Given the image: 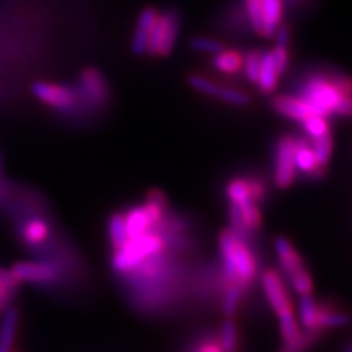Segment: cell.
I'll list each match as a JSON object with an SVG mask.
<instances>
[{"label": "cell", "instance_id": "1", "mask_svg": "<svg viewBox=\"0 0 352 352\" xmlns=\"http://www.w3.org/2000/svg\"><path fill=\"white\" fill-rule=\"evenodd\" d=\"M217 247L223 283H236L247 291L258 276V261L248 247L247 238L236 235L232 229H225L219 235Z\"/></svg>", "mask_w": 352, "mask_h": 352}, {"label": "cell", "instance_id": "2", "mask_svg": "<svg viewBox=\"0 0 352 352\" xmlns=\"http://www.w3.org/2000/svg\"><path fill=\"white\" fill-rule=\"evenodd\" d=\"M166 248V241L157 229L129 238L125 244L115 250L112 256V267L118 273H129L147 258L162 256Z\"/></svg>", "mask_w": 352, "mask_h": 352}, {"label": "cell", "instance_id": "3", "mask_svg": "<svg viewBox=\"0 0 352 352\" xmlns=\"http://www.w3.org/2000/svg\"><path fill=\"white\" fill-rule=\"evenodd\" d=\"M298 97L310 103L320 116L335 115L336 107L344 96L330 82L326 69H314L307 72L298 85Z\"/></svg>", "mask_w": 352, "mask_h": 352}, {"label": "cell", "instance_id": "4", "mask_svg": "<svg viewBox=\"0 0 352 352\" xmlns=\"http://www.w3.org/2000/svg\"><path fill=\"white\" fill-rule=\"evenodd\" d=\"M31 94L43 104L60 113H71L80 107L76 88L50 81H36L31 85Z\"/></svg>", "mask_w": 352, "mask_h": 352}, {"label": "cell", "instance_id": "5", "mask_svg": "<svg viewBox=\"0 0 352 352\" xmlns=\"http://www.w3.org/2000/svg\"><path fill=\"white\" fill-rule=\"evenodd\" d=\"M260 285L264 298L269 302L278 320L295 316L294 301L288 286L285 285L282 274L276 269H266L260 274Z\"/></svg>", "mask_w": 352, "mask_h": 352}, {"label": "cell", "instance_id": "6", "mask_svg": "<svg viewBox=\"0 0 352 352\" xmlns=\"http://www.w3.org/2000/svg\"><path fill=\"white\" fill-rule=\"evenodd\" d=\"M75 88L78 93L80 106H87L90 110L104 107L110 97V87L104 75L94 66H88L81 71Z\"/></svg>", "mask_w": 352, "mask_h": 352}, {"label": "cell", "instance_id": "7", "mask_svg": "<svg viewBox=\"0 0 352 352\" xmlns=\"http://www.w3.org/2000/svg\"><path fill=\"white\" fill-rule=\"evenodd\" d=\"M295 137L291 134L282 135L274 148V170L273 182L279 190H288L296 178L295 168Z\"/></svg>", "mask_w": 352, "mask_h": 352}, {"label": "cell", "instance_id": "8", "mask_svg": "<svg viewBox=\"0 0 352 352\" xmlns=\"http://www.w3.org/2000/svg\"><path fill=\"white\" fill-rule=\"evenodd\" d=\"M15 279L22 283L47 285L59 278V267L47 261H19L10 269Z\"/></svg>", "mask_w": 352, "mask_h": 352}, {"label": "cell", "instance_id": "9", "mask_svg": "<svg viewBox=\"0 0 352 352\" xmlns=\"http://www.w3.org/2000/svg\"><path fill=\"white\" fill-rule=\"evenodd\" d=\"M295 168L310 181H320L324 178L327 169H323L317 164L310 138L295 137Z\"/></svg>", "mask_w": 352, "mask_h": 352}, {"label": "cell", "instance_id": "10", "mask_svg": "<svg viewBox=\"0 0 352 352\" xmlns=\"http://www.w3.org/2000/svg\"><path fill=\"white\" fill-rule=\"evenodd\" d=\"M270 104L274 112L279 113L280 116L292 120H298V122H302V120L311 116H320V113H318L310 103H307L300 97L279 94L272 98Z\"/></svg>", "mask_w": 352, "mask_h": 352}, {"label": "cell", "instance_id": "11", "mask_svg": "<svg viewBox=\"0 0 352 352\" xmlns=\"http://www.w3.org/2000/svg\"><path fill=\"white\" fill-rule=\"evenodd\" d=\"M274 252H276L282 273L286 276V279L294 276L295 273H298L301 270H305V261L302 256L300 254L296 248L292 245V242L289 239H286L285 236H276L273 242Z\"/></svg>", "mask_w": 352, "mask_h": 352}, {"label": "cell", "instance_id": "12", "mask_svg": "<svg viewBox=\"0 0 352 352\" xmlns=\"http://www.w3.org/2000/svg\"><path fill=\"white\" fill-rule=\"evenodd\" d=\"M160 16V12L154 8H146L141 10V14L137 21V28L134 32V37H132L131 41V52L135 56H141L147 52V44H148V37L153 27L156 25V22Z\"/></svg>", "mask_w": 352, "mask_h": 352}, {"label": "cell", "instance_id": "13", "mask_svg": "<svg viewBox=\"0 0 352 352\" xmlns=\"http://www.w3.org/2000/svg\"><path fill=\"white\" fill-rule=\"evenodd\" d=\"M351 323V316L344 311L339 305L322 301L317 302V318H316V330L318 333H323L329 329L345 327Z\"/></svg>", "mask_w": 352, "mask_h": 352}, {"label": "cell", "instance_id": "14", "mask_svg": "<svg viewBox=\"0 0 352 352\" xmlns=\"http://www.w3.org/2000/svg\"><path fill=\"white\" fill-rule=\"evenodd\" d=\"M279 85V74L274 65L273 54L270 50L261 52V62H260V72L257 81V90L263 96H269Z\"/></svg>", "mask_w": 352, "mask_h": 352}, {"label": "cell", "instance_id": "15", "mask_svg": "<svg viewBox=\"0 0 352 352\" xmlns=\"http://www.w3.org/2000/svg\"><path fill=\"white\" fill-rule=\"evenodd\" d=\"M263 10V32L261 37L272 38L276 34L283 19V2L282 0H261Z\"/></svg>", "mask_w": 352, "mask_h": 352}, {"label": "cell", "instance_id": "16", "mask_svg": "<svg viewBox=\"0 0 352 352\" xmlns=\"http://www.w3.org/2000/svg\"><path fill=\"white\" fill-rule=\"evenodd\" d=\"M18 322V308L14 307L12 304H9L5 313L2 314V323H0V352H12Z\"/></svg>", "mask_w": 352, "mask_h": 352}, {"label": "cell", "instance_id": "17", "mask_svg": "<svg viewBox=\"0 0 352 352\" xmlns=\"http://www.w3.org/2000/svg\"><path fill=\"white\" fill-rule=\"evenodd\" d=\"M164 16H166V27H164V37L159 47L157 56L166 58L173 52L175 43L178 40V34L181 30V14L176 9L164 10Z\"/></svg>", "mask_w": 352, "mask_h": 352}, {"label": "cell", "instance_id": "18", "mask_svg": "<svg viewBox=\"0 0 352 352\" xmlns=\"http://www.w3.org/2000/svg\"><path fill=\"white\" fill-rule=\"evenodd\" d=\"M242 63H244V53L235 49H225L213 54L212 59V66L216 71L230 76H235L242 71Z\"/></svg>", "mask_w": 352, "mask_h": 352}, {"label": "cell", "instance_id": "19", "mask_svg": "<svg viewBox=\"0 0 352 352\" xmlns=\"http://www.w3.org/2000/svg\"><path fill=\"white\" fill-rule=\"evenodd\" d=\"M50 235V228L46 220L43 219H30L28 222L22 225L21 236L24 239V244L28 247L41 245L46 242Z\"/></svg>", "mask_w": 352, "mask_h": 352}, {"label": "cell", "instance_id": "20", "mask_svg": "<svg viewBox=\"0 0 352 352\" xmlns=\"http://www.w3.org/2000/svg\"><path fill=\"white\" fill-rule=\"evenodd\" d=\"M222 22H225V27L229 32L235 31V34H245V32L248 34V32L252 31L242 0L228 8L225 12V19H222Z\"/></svg>", "mask_w": 352, "mask_h": 352}, {"label": "cell", "instance_id": "21", "mask_svg": "<svg viewBox=\"0 0 352 352\" xmlns=\"http://www.w3.org/2000/svg\"><path fill=\"white\" fill-rule=\"evenodd\" d=\"M126 232L129 238H134L138 235H142L153 229V225L150 222V217L144 210V206L131 207L129 210L124 214Z\"/></svg>", "mask_w": 352, "mask_h": 352}, {"label": "cell", "instance_id": "22", "mask_svg": "<svg viewBox=\"0 0 352 352\" xmlns=\"http://www.w3.org/2000/svg\"><path fill=\"white\" fill-rule=\"evenodd\" d=\"M245 292L247 291L242 289L236 283H223L222 311L226 318H232L236 314Z\"/></svg>", "mask_w": 352, "mask_h": 352}, {"label": "cell", "instance_id": "23", "mask_svg": "<svg viewBox=\"0 0 352 352\" xmlns=\"http://www.w3.org/2000/svg\"><path fill=\"white\" fill-rule=\"evenodd\" d=\"M225 195L229 204L232 206H241L247 201H252L245 176H236V178L230 179L225 185Z\"/></svg>", "mask_w": 352, "mask_h": 352}, {"label": "cell", "instance_id": "24", "mask_svg": "<svg viewBox=\"0 0 352 352\" xmlns=\"http://www.w3.org/2000/svg\"><path fill=\"white\" fill-rule=\"evenodd\" d=\"M316 318H317V301L313 294L300 295L298 301V322L305 330H316Z\"/></svg>", "mask_w": 352, "mask_h": 352}, {"label": "cell", "instance_id": "25", "mask_svg": "<svg viewBox=\"0 0 352 352\" xmlns=\"http://www.w3.org/2000/svg\"><path fill=\"white\" fill-rule=\"evenodd\" d=\"M107 234H109V242H110V245H112L113 251L122 247L129 239L128 232H126L124 213H113L109 217Z\"/></svg>", "mask_w": 352, "mask_h": 352}, {"label": "cell", "instance_id": "26", "mask_svg": "<svg viewBox=\"0 0 352 352\" xmlns=\"http://www.w3.org/2000/svg\"><path fill=\"white\" fill-rule=\"evenodd\" d=\"M279 332L285 346H291L298 344L304 336V330L295 316L285 317L279 320Z\"/></svg>", "mask_w": 352, "mask_h": 352}, {"label": "cell", "instance_id": "27", "mask_svg": "<svg viewBox=\"0 0 352 352\" xmlns=\"http://www.w3.org/2000/svg\"><path fill=\"white\" fill-rule=\"evenodd\" d=\"M310 141H311V147L314 151L317 164L323 169H327L329 160L332 157V151H333L332 132H329V134H324L318 138H310Z\"/></svg>", "mask_w": 352, "mask_h": 352}, {"label": "cell", "instance_id": "28", "mask_svg": "<svg viewBox=\"0 0 352 352\" xmlns=\"http://www.w3.org/2000/svg\"><path fill=\"white\" fill-rule=\"evenodd\" d=\"M219 344L222 346L223 352H236L239 345V333L238 326L234 318H226L220 327V333L217 336Z\"/></svg>", "mask_w": 352, "mask_h": 352}, {"label": "cell", "instance_id": "29", "mask_svg": "<svg viewBox=\"0 0 352 352\" xmlns=\"http://www.w3.org/2000/svg\"><path fill=\"white\" fill-rule=\"evenodd\" d=\"M261 52L258 49H250L244 53V63H242V71H244L245 78L250 84L257 85L258 72H260Z\"/></svg>", "mask_w": 352, "mask_h": 352}, {"label": "cell", "instance_id": "30", "mask_svg": "<svg viewBox=\"0 0 352 352\" xmlns=\"http://www.w3.org/2000/svg\"><path fill=\"white\" fill-rule=\"evenodd\" d=\"M188 84L190 87H192L195 91L206 94L208 97L217 98L219 93H220V85H217L214 81H212L207 76H203L200 74H191L188 76Z\"/></svg>", "mask_w": 352, "mask_h": 352}, {"label": "cell", "instance_id": "31", "mask_svg": "<svg viewBox=\"0 0 352 352\" xmlns=\"http://www.w3.org/2000/svg\"><path fill=\"white\" fill-rule=\"evenodd\" d=\"M301 126L304 129L305 134L308 135V138H318L324 134H329L330 131V124L327 118H322V116H311L301 122Z\"/></svg>", "mask_w": 352, "mask_h": 352}, {"label": "cell", "instance_id": "32", "mask_svg": "<svg viewBox=\"0 0 352 352\" xmlns=\"http://www.w3.org/2000/svg\"><path fill=\"white\" fill-rule=\"evenodd\" d=\"M242 2H244L245 12H247L252 32L257 36H261V32H263L261 0H242Z\"/></svg>", "mask_w": 352, "mask_h": 352}, {"label": "cell", "instance_id": "33", "mask_svg": "<svg viewBox=\"0 0 352 352\" xmlns=\"http://www.w3.org/2000/svg\"><path fill=\"white\" fill-rule=\"evenodd\" d=\"M188 46L194 52L207 53V54H216V53H220L226 49L222 41L214 40V38H208V37H192L188 41Z\"/></svg>", "mask_w": 352, "mask_h": 352}, {"label": "cell", "instance_id": "34", "mask_svg": "<svg viewBox=\"0 0 352 352\" xmlns=\"http://www.w3.org/2000/svg\"><path fill=\"white\" fill-rule=\"evenodd\" d=\"M288 280L292 286V289L298 295L313 294V291H314V282H313V278H311L310 272H308V269L295 273L294 276L288 278Z\"/></svg>", "mask_w": 352, "mask_h": 352}, {"label": "cell", "instance_id": "35", "mask_svg": "<svg viewBox=\"0 0 352 352\" xmlns=\"http://www.w3.org/2000/svg\"><path fill=\"white\" fill-rule=\"evenodd\" d=\"M274 65H276V71L279 76L285 75L289 69V63H291V52L289 47H283V46H274L272 50Z\"/></svg>", "mask_w": 352, "mask_h": 352}, {"label": "cell", "instance_id": "36", "mask_svg": "<svg viewBox=\"0 0 352 352\" xmlns=\"http://www.w3.org/2000/svg\"><path fill=\"white\" fill-rule=\"evenodd\" d=\"M194 352H223V349L220 346L217 338H208L197 342V345L194 346Z\"/></svg>", "mask_w": 352, "mask_h": 352}, {"label": "cell", "instance_id": "37", "mask_svg": "<svg viewBox=\"0 0 352 352\" xmlns=\"http://www.w3.org/2000/svg\"><path fill=\"white\" fill-rule=\"evenodd\" d=\"M274 37H276V44H274V46L289 47V44H291V28H289V25H286L282 22L280 27L276 31V34H274Z\"/></svg>", "mask_w": 352, "mask_h": 352}, {"label": "cell", "instance_id": "38", "mask_svg": "<svg viewBox=\"0 0 352 352\" xmlns=\"http://www.w3.org/2000/svg\"><path fill=\"white\" fill-rule=\"evenodd\" d=\"M146 201H151V203L157 204V206H160L163 208H168V210H169L168 198H166V195H164V192H162L160 190H156V188L150 190L148 194H147V200Z\"/></svg>", "mask_w": 352, "mask_h": 352}, {"label": "cell", "instance_id": "39", "mask_svg": "<svg viewBox=\"0 0 352 352\" xmlns=\"http://www.w3.org/2000/svg\"><path fill=\"white\" fill-rule=\"evenodd\" d=\"M335 115L344 116V118H352V97L344 96L342 98H340Z\"/></svg>", "mask_w": 352, "mask_h": 352}, {"label": "cell", "instance_id": "40", "mask_svg": "<svg viewBox=\"0 0 352 352\" xmlns=\"http://www.w3.org/2000/svg\"><path fill=\"white\" fill-rule=\"evenodd\" d=\"M0 283H3L5 286H8V288L12 289V291H16L18 286L21 285V283L15 279L14 274L10 273V270H5V269H2V267H0Z\"/></svg>", "mask_w": 352, "mask_h": 352}, {"label": "cell", "instance_id": "41", "mask_svg": "<svg viewBox=\"0 0 352 352\" xmlns=\"http://www.w3.org/2000/svg\"><path fill=\"white\" fill-rule=\"evenodd\" d=\"M283 6L288 8L289 10H296V9H301L308 0H282Z\"/></svg>", "mask_w": 352, "mask_h": 352}, {"label": "cell", "instance_id": "42", "mask_svg": "<svg viewBox=\"0 0 352 352\" xmlns=\"http://www.w3.org/2000/svg\"><path fill=\"white\" fill-rule=\"evenodd\" d=\"M14 294H15V291L9 289L8 286H5L3 283H0V298H2V300H8V301H12Z\"/></svg>", "mask_w": 352, "mask_h": 352}, {"label": "cell", "instance_id": "43", "mask_svg": "<svg viewBox=\"0 0 352 352\" xmlns=\"http://www.w3.org/2000/svg\"><path fill=\"white\" fill-rule=\"evenodd\" d=\"M12 302V301H8V300H2L0 298V316H2L5 313V310L8 308V305Z\"/></svg>", "mask_w": 352, "mask_h": 352}, {"label": "cell", "instance_id": "44", "mask_svg": "<svg viewBox=\"0 0 352 352\" xmlns=\"http://www.w3.org/2000/svg\"><path fill=\"white\" fill-rule=\"evenodd\" d=\"M12 352H19V351H12Z\"/></svg>", "mask_w": 352, "mask_h": 352}]
</instances>
